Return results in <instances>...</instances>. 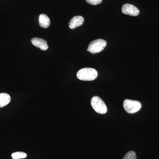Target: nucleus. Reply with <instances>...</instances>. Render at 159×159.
<instances>
[{"mask_svg": "<svg viewBox=\"0 0 159 159\" xmlns=\"http://www.w3.org/2000/svg\"><path fill=\"white\" fill-rule=\"evenodd\" d=\"M106 41L102 39L95 40L91 42L87 51L92 54H97L103 51L106 47Z\"/></svg>", "mask_w": 159, "mask_h": 159, "instance_id": "3", "label": "nucleus"}, {"mask_svg": "<svg viewBox=\"0 0 159 159\" xmlns=\"http://www.w3.org/2000/svg\"><path fill=\"white\" fill-rule=\"evenodd\" d=\"M50 20L47 15L42 14L39 16V24L41 27L47 29L50 25Z\"/></svg>", "mask_w": 159, "mask_h": 159, "instance_id": "8", "label": "nucleus"}, {"mask_svg": "<svg viewBox=\"0 0 159 159\" xmlns=\"http://www.w3.org/2000/svg\"><path fill=\"white\" fill-rule=\"evenodd\" d=\"M11 156L13 159H20L25 158L27 157V154L25 152H17L12 153Z\"/></svg>", "mask_w": 159, "mask_h": 159, "instance_id": "10", "label": "nucleus"}, {"mask_svg": "<svg viewBox=\"0 0 159 159\" xmlns=\"http://www.w3.org/2000/svg\"><path fill=\"white\" fill-rule=\"evenodd\" d=\"M87 2L92 5H98L102 2V0H85Z\"/></svg>", "mask_w": 159, "mask_h": 159, "instance_id": "12", "label": "nucleus"}, {"mask_svg": "<svg viewBox=\"0 0 159 159\" xmlns=\"http://www.w3.org/2000/svg\"><path fill=\"white\" fill-rule=\"evenodd\" d=\"M31 41L33 45L39 48L42 51H47L48 49V46L47 41L43 39L34 38L31 39Z\"/></svg>", "mask_w": 159, "mask_h": 159, "instance_id": "6", "label": "nucleus"}, {"mask_svg": "<svg viewBox=\"0 0 159 159\" xmlns=\"http://www.w3.org/2000/svg\"><path fill=\"white\" fill-rule=\"evenodd\" d=\"M123 107L129 114H134L139 111L142 108V104L136 100L126 99L123 102Z\"/></svg>", "mask_w": 159, "mask_h": 159, "instance_id": "4", "label": "nucleus"}, {"mask_svg": "<svg viewBox=\"0 0 159 159\" xmlns=\"http://www.w3.org/2000/svg\"><path fill=\"white\" fill-rule=\"evenodd\" d=\"M122 159H137L136 154L134 152L130 151L126 153Z\"/></svg>", "mask_w": 159, "mask_h": 159, "instance_id": "11", "label": "nucleus"}, {"mask_svg": "<svg viewBox=\"0 0 159 159\" xmlns=\"http://www.w3.org/2000/svg\"><path fill=\"white\" fill-rule=\"evenodd\" d=\"M91 103L94 110L98 113L104 114L107 112V107L105 102L98 96H94L92 98Z\"/></svg>", "mask_w": 159, "mask_h": 159, "instance_id": "2", "label": "nucleus"}, {"mask_svg": "<svg viewBox=\"0 0 159 159\" xmlns=\"http://www.w3.org/2000/svg\"><path fill=\"white\" fill-rule=\"evenodd\" d=\"M98 72L95 69L91 68H84L78 71L77 77L78 79L84 81H92L96 79Z\"/></svg>", "mask_w": 159, "mask_h": 159, "instance_id": "1", "label": "nucleus"}, {"mask_svg": "<svg viewBox=\"0 0 159 159\" xmlns=\"http://www.w3.org/2000/svg\"><path fill=\"white\" fill-rule=\"evenodd\" d=\"M122 11L123 14L131 16H137L140 13L139 9L136 7L129 4H124L122 6Z\"/></svg>", "mask_w": 159, "mask_h": 159, "instance_id": "5", "label": "nucleus"}, {"mask_svg": "<svg viewBox=\"0 0 159 159\" xmlns=\"http://www.w3.org/2000/svg\"><path fill=\"white\" fill-rule=\"evenodd\" d=\"M11 101L10 95L6 93H0V108L8 105Z\"/></svg>", "mask_w": 159, "mask_h": 159, "instance_id": "9", "label": "nucleus"}, {"mask_svg": "<svg viewBox=\"0 0 159 159\" xmlns=\"http://www.w3.org/2000/svg\"><path fill=\"white\" fill-rule=\"evenodd\" d=\"M84 22V19L81 16H75L73 17L69 23V28L74 29L81 26Z\"/></svg>", "mask_w": 159, "mask_h": 159, "instance_id": "7", "label": "nucleus"}]
</instances>
